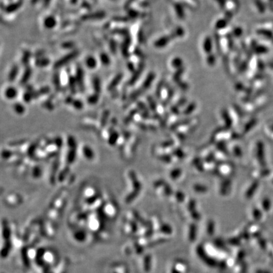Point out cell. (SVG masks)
Returning <instances> with one entry per match:
<instances>
[{
    "label": "cell",
    "mask_w": 273,
    "mask_h": 273,
    "mask_svg": "<svg viewBox=\"0 0 273 273\" xmlns=\"http://www.w3.org/2000/svg\"><path fill=\"white\" fill-rule=\"evenodd\" d=\"M78 55V51H72L70 53L65 55L64 57L61 58L59 60H58L57 62L55 65V68H59L65 65V64L68 63L70 61L73 60L74 58H75Z\"/></svg>",
    "instance_id": "cell-1"
},
{
    "label": "cell",
    "mask_w": 273,
    "mask_h": 273,
    "mask_svg": "<svg viewBox=\"0 0 273 273\" xmlns=\"http://www.w3.org/2000/svg\"><path fill=\"white\" fill-rule=\"evenodd\" d=\"M44 26L48 29H53L56 25V19L53 16H48L44 20Z\"/></svg>",
    "instance_id": "cell-2"
},
{
    "label": "cell",
    "mask_w": 273,
    "mask_h": 273,
    "mask_svg": "<svg viewBox=\"0 0 273 273\" xmlns=\"http://www.w3.org/2000/svg\"><path fill=\"white\" fill-rule=\"evenodd\" d=\"M105 16V13L102 12H95L94 13H91L82 16L83 20H90V19H100L103 18Z\"/></svg>",
    "instance_id": "cell-3"
},
{
    "label": "cell",
    "mask_w": 273,
    "mask_h": 273,
    "mask_svg": "<svg viewBox=\"0 0 273 273\" xmlns=\"http://www.w3.org/2000/svg\"><path fill=\"white\" fill-rule=\"evenodd\" d=\"M85 64L88 68L94 69L97 66V60L93 56H88L85 59Z\"/></svg>",
    "instance_id": "cell-4"
},
{
    "label": "cell",
    "mask_w": 273,
    "mask_h": 273,
    "mask_svg": "<svg viewBox=\"0 0 273 273\" xmlns=\"http://www.w3.org/2000/svg\"><path fill=\"white\" fill-rule=\"evenodd\" d=\"M6 96L9 99H13L17 94L16 90L13 87H9L6 90Z\"/></svg>",
    "instance_id": "cell-5"
},
{
    "label": "cell",
    "mask_w": 273,
    "mask_h": 273,
    "mask_svg": "<svg viewBox=\"0 0 273 273\" xmlns=\"http://www.w3.org/2000/svg\"><path fill=\"white\" fill-rule=\"evenodd\" d=\"M100 59H101V62L105 65H108L110 63V57L108 56V55L106 53H104V52H102V53L101 54Z\"/></svg>",
    "instance_id": "cell-6"
},
{
    "label": "cell",
    "mask_w": 273,
    "mask_h": 273,
    "mask_svg": "<svg viewBox=\"0 0 273 273\" xmlns=\"http://www.w3.org/2000/svg\"><path fill=\"white\" fill-rule=\"evenodd\" d=\"M18 71H19V68H18V66H17L16 65L14 66L12 68L11 71H10V75H9L10 80H11V81L14 80L15 78L16 77L17 74H18Z\"/></svg>",
    "instance_id": "cell-7"
},
{
    "label": "cell",
    "mask_w": 273,
    "mask_h": 273,
    "mask_svg": "<svg viewBox=\"0 0 273 273\" xmlns=\"http://www.w3.org/2000/svg\"><path fill=\"white\" fill-rule=\"evenodd\" d=\"M49 60L47 58L39 59L36 61V65L38 66H46L49 63Z\"/></svg>",
    "instance_id": "cell-8"
},
{
    "label": "cell",
    "mask_w": 273,
    "mask_h": 273,
    "mask_svg": "<svg viewBox=\"0 0 273 273\" xmlns=\"http://www.w3.org/2000/svg\"><path fill=\"white\" fill-rule=\"evenodd\" d=\"M21 6V3H16L14 4L11 5L10 6H8V7H6V10L8 12H12L14 11H16V10L18 9V8Z\"/></svg>",
    "instance_id": "cell-9"
},
{
    "label": "cell",
    "mask_w": 273,
    "mask_h": 273,
    "mask_svg": "<svg viewBox=\"0 0 273 273\" xmlns=\"http://www.w3.org/2000/svg\"><path fill=\"white\" fill-rule=\"evenodd\" d=\"M110 49L111 50V51H112L113 53H114V52H116V50H117V44H116V42H114V41H111V42H110Z\"/></svg>",
    "instance_id": "cell-10"
},
{
    "label": "cell",
    "mask_w": 273,
    "mask_h": 273,
    "mask_svg": "<svg viewBox=\"0 0 273 273\" xmlns=\"http://www.w3.org/2000/svg\"><path fill=\"white\" fill-rule=\"evenodd\" d=\"M120 78H121V75H118L117 77H116L115 78H114L113 81L110 84V87H113L114 85H116L117 84L118 82V81H120Z\"/></svg>",
    "instance_id": "cell-11"
},
{
    "label": "cell",
    "mask_w": 273,
    "mask_h": 273,
    "mask_svg": "<svg viewBox=\"0 0 273 273\" xmlns=\"http://www.w3.org/2000/svg\"><path fill=\"white\" fill-rule=\"evenodd\" d=\"M30 53L29 52H28V51H26L25 53H24V55H23V61L24 63H27V61H28V60H29V58H30Z\"/></svg>",
    "instance_id": "cell-12"
},
{
    "label": "cell",
    "mask_w": 273,
    "mask_h": 273,
    "mask_svg": "<svg viewBox=\"0 0 273 273\" xmlns=\"http://www.w3.org/2000/svg\"><path fill=\"white\" fill-rule=\"evenodd\" d=\"M17 109H19L18 110H16V111L18 112V113H23V108L22 107V105H20V104H17V105H16L15 110H17Z\"/></svg>",
    "instance_id": "cell-13"
},
{
    "label": "cell",
    "mask_w": 273,
    "mask_h": 273,
    "mask_svg": "<svg viewBox=\"0 0 273 273\" xmlns=\"http://www.w3.org/2000/svg\"><path fill=\"white\" fill-rule=\"evenodd\" d=\"M63 46L64 48H72L74 46H73V44H72V42H65Z\"/></svg>",
    "instance_id": "cell-14"
},
{
    "label": "cell",
    "mask_w": 273,
    "mask_h": 273,
    "mask_svg": "<svg viewBox=\"0 0 273 273\" xmlns=\"http://www.w3.org/2000/svg\"><path fill=\"white\" fill-rule=\"evenodd\" d=\"M51 2V0H44V3H45V5H48Z\"/></svg>",
    "instance_id": "cell-15"
}]
</instances>
